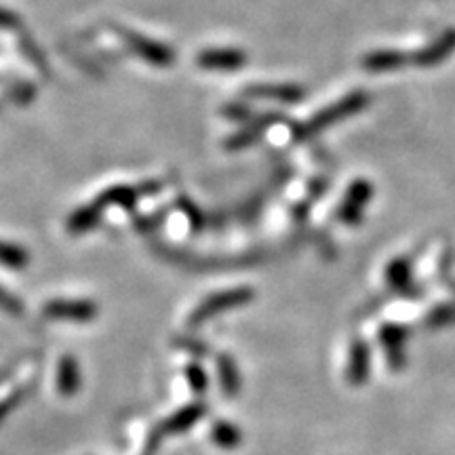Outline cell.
Wrapping results in <instances>:
<instances>
[{
    "label": "cell",
    "mask_w": 455,
    "mask_h": 455,
    "mask_svg": "<svg viewBox=\"0 0 455 455\" xmlns=\"http://www.w3.org/2000/svg\"><path fill=\"white\" fill-rule=\"evenodd\" d=\"M369 104V95L363 93V91H355V93H348L346 98H341L335 104L323 108L321 112H316L310 121L298 124L293 129V140H310L315 135L321 133L333 124H338L344 121V118L352 116V114H358L361 110H365V106Z\"/></svg>",
    "instance_id": "obj_1"
},
{
    "label": "cell",
    "mask_w": 455,
    "mask_h": 455,
    "mask_svg": "<svg viewBox=\"0 0 455 455\" xmlns=\"http://www.w3.org/2000/svg\"><path fill=\"white\" fill-rule=\"evenodd\" d=\"M255 298V293L249 287H236V289H226V291L209 295L207 299H203L201 304L192 310L190 315V327H198L203 323H207L209 318L221 315V312L241 308V306L249 304Z\"/></svg>",
    "instance_id": "obj_2"
},
{
    "label": "cell",
    "mask_w": 455,
    "mask_h": 455,
    "mask_svg": "<svg viewBox=\"0 0 455 455\" xmlns=\"http://www.w3.org/2000/svg\"><path fill=\"white\" fill-rule=\"evenodd\" d=\"M121 38L124 41V44L133 51L135 55L141 57V60L148 61V64L158 66V68H169L173 66L175 61V51L167 47V44L152 41V38L144 36V34L133 32V30H124L121 28Z\"/></svg>",
    "instance_id": "obj_3"
},
{
    "label": "cell",
    "mask_w": 455,
    "mask_h": 455,
    "mask_svg": "<svg viewBox=\"0 0 455 455\" xmlns=\"http://www.w3.org/2000/svg\"><path fill=\"white\" fill-rule=\"evenodd\" d=\"M373 198V184L367 180H355L346 190L341 204L338 209V220L346 226L361 224L363 213H365L369 201Z\"/></svg>",
    "instance_id": "obj_4"
},
{
    "label": "cell",
    "mask_w": 455,
    "mask_h": 455,
    "mask_svg": "<svg viewBox=\"0 0 455 455\" xmlns=\"http://www.w3.org/2000/svg\"><path fill=\"white\" fill-rule=\"evenodd\" d=\"M98 304L91 299H51L44 304L43 315L57 321L89 323L98 316Z\"/></svg>",
    "instance_id": "obj_5"
},
{
    "label": "cell",
    "mask_w": 455,
    "mask_h": 455,
    "mask_svg": "<svg viewBox=\"0 0 455 455\" xmlns=\"http://www.w3.org/2000/svg\"><path fill=\"white\" fill-rule=\"evenodd\" d=\"M407 329L395 325V323L379 327V348H382L386 363H388L392 369H401L407 363Z\"/></svg>",
    "instance_id": "obj_6"
},
{
    "label": "cell",
    "mask_w": 455,
    "mask_h": 455,
    "mask_svg": "<svg viewBox=\"0 0 455 455\" xmlns=\"http://www.w3.org/2000/svg\"><path fill=\"white\" fill-rule=\"evenodd\" d=\"M204 413H207V407H204V403H192V405H188L184 409H180V411H175L169 419H164V422L155 430V435H152V439H150V449H156L163 436L180 435V432L190 430L192 426H195Z\"/></svg>",
    "instance_id": "obj_7"
},
{
    "label": "cell",
    "mask_w": 455,
    "mask_h": 455,
    "mask_svg": "<svg viewBox=\"0 0 455 455\" xmlns=\"http://www.w3.org/2000/svg\"><path fill=\"white\" fill-rule=\"evenodd\" d=\"M196 64L209 72H236L247 64V55L241 49H207L198 53Z\"/></svg>",
    "instance_id": "obj_8"
},
{
    "label": "cell",
    "mask_w": 455,
    "mask_h": 455,
    "mask_svg": "<svg viewBox=\"0 0 455 455\" xmlns=\"http://www.w3.org/2000/svg\"><path fill=\"white\" fill-rule=\"evenodd\" d=\"M276 123H281V116H278V114H261L258 118H251L241 131L232 133L230 138L224 141L226 150H241V148L251 146L253 141H258L261 135H264L266 129H270L272 124Z\"/></svg>",
    "instance_id": "obj_9"
},
{
    "label": "cell",
    "mask_w": 455,
    "mask_h": 455,
    "mask_svg": "<svg viewBox=\"0 0 455 455\" xmlns=\"http://www.w3.org/2000/svg\"><path fill=\"white\" fill-rule=\"evenodd\" d=\"M158 184H148V188H133V186H112L108 190L101 192V195L95 198V203L100 204L101 209L106 207H123V209H133L135 203L140 201L141 195H148V192H156Z\"/></svg>",
    "instance_id": "obj_10"
},
{
    "label": "cell",
    "mask_w": 455,
    "mask_h": 455,
    "mask_svg": "<svg viewBox=\"0 0 455 455\" xmlns=\"http://www.w3.org/2000/svg\"><path fill=\"white\" fill-rule=\"evenodd\" d=\"M244 98L278 101V104H298L304 98V89L298 84H253L244 89Z\"/></svg>",
    "instance_id": "obj_11"
},
{
    "label": "cell",
    "mask_w": 455,
    "mask_h": 455,
    "mask_svg": "<svg viewBox=\"0 0 455 455\" xmlns=\"http://www.w3.org/2000/svg\"><path fill=\"white\" fill-rule=\"evenodd\" d=\"M369 371H371V355L365 341L355 339L348 348V358H346V379L350 384L361 386L367 382Z\"/></svg>",
    "instance_id": "obj_12"
},
{
    "label": "cell",
    "mask_w": 455,
    "mask_h": 455,
    "mask_svg": "<svg viewBox=\"0 0 455 455\" xmlns=\"http://www.w3.org/2000/svg\"><path fill=\"white\" fill-rule=\"evenodd\" d=\"M451 53H455V28L453 30L443 32L441 38H436V41H432L428 47L419 51V53L413 57V61L422 68H432L441 64V61H445Z\"/></svg>",
    "instance_id": "obj_13"
},
{
    "label": "cell",
    "mask_w": 455,
    "mask_h": 455,
    "mask_svg": "<svg viewBox=\"0 0 455 455\" xmlns=\"http://www.w3.org/2000/svg\"><path fill=\"white\" fill-rule=\"evenodd\" d=\"M409 61V57L403 51H373L363 57V68L371 74H384V72H396L401 70Z\"/></svg>",
    "instance_id": "obj_14"
},
{
    "label": "cell",
    "mask_w": 455,
    "mask_h": 455,
    "mask_svg": "<svg viewBox=\"0 0 455 455\" xmlns=\"http://www.w3.org/2000/svg\"><path fill=\"white\" fill-rule=\"evenodd\" d=\"M57 390L61 396H74L81 390V367L70 355L61 356L60 367H57Z\"/></svg>",
    "instance_id": "obj_15"
},
{
    "label": "cell",
    "mask_w": 455,
    "mask_h": 455,
    "mask_svg": "<svg viewBox=\"0 0 455 455\" xmlns=\"http://www.w3.org/2000/svg\"><path fill=\"white\" fill-rule=\"evenodd\" d=\"M101 212H104V209H101L95 201L91 204H84V207L76 209V212L68 218V230H70L72 235H83V232L93 230V228L100 224Z\"/></svg>",
    "instance_id": "obj_16"
},
{
    "label": "cell",
    "mask_w": 455,
    "mask_h": 455,
    "mask_svg": "<svg viewBox=\"0 0 455 455\" xmlns=\"http://www.w3.org/2000/svg\"><path fill=\"white\" fill-rule=\"evenodd\" d=\"M218 378L226 396H236L241 392V373L235 358L230 355H220L218 358Z\"/></svg>",
    "instance_id": "obj_17"
},
{
    "label": "cell",
    "mask_w": 455,
    "mask_h": 455,
    "mask_svg": "<svg viewBox=\"0 0 455 455\" xmlns=\"http://www.w3.org/2000/svg\"><path fill=\"white\" fill-rule=\"evenodd\" d=\"M212 441L221 449H236L243 443V432L238 426L218 419L212 428Z\"/></svg>",
    "instance_id": "obj_18"
},
{
    "label": "cell",
    "mask_w": 455,
    "mask_h": 455,
    "mask_svg": "<svg viewBox=\"0 0 455 455\" xmlns=\"http://www.w3.org/2000/svg\"><path fill=\"white\" fill-rule=\"evenodd\" d=\"M386 281L392 289H398V291H405L411 283V261L405 258L392 259L386 268Z\"/></svg>",
    "instance_id": "obj_19"
},
{
    "label": "cell",
    "mask_w": 455,
    "mask_h": 455,
    "mask_svg": "<svg viewBox=\"0 0 455 455\" xmlns=\"http://www.w3.org/2000/svg\"><path fill=\"white\" fill-rule=\"evenodd\" d=\"M0 264L11 270H24L30 264V255L20 244L0 241Z\"/></svg>",
    "instance_id": "obj_20"
},
{
    "label": "cell",
    "mask_w": 455,
    "mask_h": 455,
    "mask_svg": "<svg viewBox=\"0 0 455 455\" xmlns=\"http://www.w3.org/2000/svg\"><path fill=\"white\" fill-rule=\"evenodd\" d=\"M455 323V301H445V304L435 306L426 316V325L430 329H443Z\"/></svg>",
    "instance_id": "obj_21"
},
{
    "label": "cell",
    "mask_w": 455,
    "mask_h": 455,
    "mask_svg": "<svg viewBox=\"0 0 455 455\" xmlns=\"http://www.w3.org/2000/svg\"><path fill=\"white\" fill-rule=\"evenodd\" d=\"M20 47H21V51H24V55L28 57V60H30L32 64L38 68V70H41L43 74H49L47 57H44L41 47H38V44L34 43L28 34H20Z\"/></svg>",
    "instance_id": "obj_22"
},
{
    "label": "cell",
    "mask_w": 455,
    "mask_h": 455,
    "mask_svg": "<svg viewBox=\"0 0 455 455\" xmlns=\"http://www.w3.org/2000/svg\"><path fill=\"white\" fill-rule=\"evenodd\" d=\"M186 378H188V384H190V388L195 390L196 395H204V392H207L209 378H207V373H204V369L201 365H196V363L188 365L186 367Z\"/></svg>",
    "instance_id": "obj_23"
},
{
    "label": "cell",
    "mask_w": 455,
    "mask_h": 455,
    "mask_svg": "<svg viewBox=\"0 0 455 455\" xmlns=\"http://www.w3.org/2000/svg\"><path fill=\"white\" fill-rule=\"evenodd\" d=\"M0 310H4L11 316L24 315V304H21V299L11 291H7L3 284H0Z\"/></svg>",
    "instance_id": "obj_24"
},
{
    "label": "cell",
    "mask_w": 455,
    "mask_h": 455,
    "mask_svg": "<svg viewBox=\"0 0 455 455\" xmlns=\"http://www.w3.org/2000/svg\"><path fill=\"white\" fill-rule=\"evenodd\" d=\"M21 26H24V21H21L20 13L0 7V28L3 30H21Z\"/></svg>",
    "instance_id": "obj_25"
},
{
    "label": "cell",
    "mask_w": 455,
    "mask_h": 455,
    "mask_svg": "<svg viewBox=\"0 0 455 455\" xmlns=\"http://www.w3.org/2000/svg\"><path fill=\"white\" fill-rule=\"evenodd\" d=\"M224 114H226V118L228 121H251L253 118V112L249 110L247 106H243V104H230V106H226L224 108Z\"/></svg>",
    "instance_id": "obj_26"
},
{
    "label": "cell",
    "mask_w": 455,
    "mask_h": 455,
    "mask_svg": "<svg viewBox=\"0 0 455 455\" xmlns=\"http://www.w3.org/2000/svg\"><path fill=\"white\" fill-rule=\"evenodd\" d=\"M180 207L184 209V212L190 213V218H192V228H195V230H198V228L203 226V213L198 212V209L195 207V204H192L190 198H186V196H181V198H180Z\"/></svg>",
    "instance_id": "obj_27"
}]
</instances>
